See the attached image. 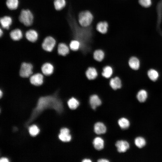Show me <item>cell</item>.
I'll return each mask as SVG.
<instances>
[{
  "label": "cell",
  "instance_id": "cell-1",
  "mask_svg": "<svg viewBox=\"0 0 162 162\" xmlns=\"http://www.w3.org/2000/svg\"><path fill=\"white\" fill-rule=\"evenodd\" d=\"M48 108L53 109L58 113H60L63 110L62 103L55 95L41 97L38 99L36 106L33 110L27 124H29L43 111Z\"/></svg>",
  "mask_w": 162,
  "mask_h": 162
},
{
  "label": "cell",
  "instance_id": "cell-2",
  "mask_svg": "<svg viewBox=\"0 0 162 162\" xmlns=\"http://www.w3.org/2000/svg\"><path fill=\"white\" fill-rule=\"evenodd\" d=\"M94 19L93 14L90 11L86 10L81 11L78 16V22L82 28H88L92 24Z\"/></svg>",
  "mask_w": 162,
  "mask_h": 162
},
{
  "label": "cell",
  "instance_id": "cell-3",
  "mask_svg": "<svg viewBox=\"0 0 162 162\" xmlns=\"http://www.w3.org/2000/svg\"><path fill=\"white\" fill-rule=\"evenodd\" d=\"M33 15L32 12L28 9H23L20 12L19 19L20 22L26 26H29L33 21Z\"/></svg>",
  "mask_w": 162,
  "mask_h": 162
},
{
  "label": "cell",
  "instance_id": "cell-4",
  "mask_svg": "<svg viewBox=\"0 0 162 162\" xmlns=\"http://www.w3.org/2000/svg\"><path fill=\"white\" fill-rule=\"evenodd\" d=\"M32 69L33 66L31 64L23 62L20 67V75L22 77H28L32 74Z\"/></svg>",
  "mask_w": 162,
  "mask_h": 162
},
{
  "label": "cell",
  "instance_id": "cell-5",
  "mask_svg": "<svg viewBox=\"0 0 162 162\" xmlns=\"http://www.w3.org/2000/svg\"><path fill=\"white\" fill-rule=\"evenodd\" d=\"M56 44L55 40L51 36H48L44 40L42 44L43 49L48 52H51L53 49Z\"/></svg>",
  "mask_w": 162,
  "mask_h": 162
},
{
  "label": "cell",
  "instance_id": "cell-6",
  "mask_svg": "<svg viewBox=\"0 0 162 162\" xmlns=\"http://www.w3.org/2000/svg\"><path fill=\"white\" fill-rule=\"evenodd\" d=\"M90 105L93 110L96 109L97 107L100 106L102 104V101L99 96L95 94L90 95L89 98Z\"/></svg>",
  "mask_w": 162,
  "mask_h": 162
},
{
  "label": "cell",
  "instance_id": "cell-7",
  "mask_svg": "<svg viewBox=\"0 0 162 162\" xmlns=\"http://www.w3.org/2000/svg\"><path fill=\"white\" fill-rule=\"evenodd\" d=\"M59 139L63 142H67L70 141L72 138L70 134V130L67 128H63L60 130V134L58 135Z\"/></svg>",
  "mask_w": 162,
  "mask_h": 162
},
{
  "label": "cell",
  "instance_id": "cell-8",
  "mask_svg": "<svg viewBox=\"0 0 162 162\" xmlns=\"http://www.w3.org/2000/svg\"><path fill=\"white\" fill-rule=\"evenodd\" d=\"M109 25L105 21H100L96 24V29L97 31L102 34H106L108 31Z\"/></svg>",
  "mask_w": 162,
  "mask_h": 162
},
{
  "label": "cell",
  "instance_id": "cell-9",
  "mask_svg": "<svg viewBox=\"0 0 162 162\" xmlns=\"http://www.w3.org/2000/svg\"><path fill=\"white\" fill-rule=\"evenodd\" d=\"M115 146L118 151L119 153L125 152L130 148V145L126 141L119 140L116 143Z\"/></svg>",
  "mask_w": 162,
  "mask_h": 162
},
{
  "label": "cell",
  "instance_id": "cell-10",
  "mask_svg": "<svg viewBox=\"0 0 162 162\" xmlns=\"http://www.w3.org/2000/svg\"><path fill=\"white\" fill-rule=\"evenodd\" d=\"M109 84L113 90H117L121 88L122 86V81L119 77L115 76L110 78Z\"/></svg>",
  "mask_w": 162,
  "mask_h": 162
},
{
  "label": "cell",
  "instance_id": "cell-11",
  "mask_svg": "<svg viewBox=\"0 0 162 162\" xmlns=\"http://www.w3.org/2000/svg\"><path fill=\"white\" fill-rule=\"evenodd\" d=\"M43 75L41 74L38 73L31 76L30 78V81L32 85L39 86L43 84Z\"/></svg>",
  "mask_w": 162,
  "mask_h": 162
},
{
  "label": "cell",
  "instance_id": "cell-12",
  "mask_svg": "<svg viewBox=\"0 0 162 162\" xmlns=\"http://www.w3.org/2000/svg\"><path fill=\"white\" fill-rule=\"evenodd\" d=\"M86 75L88 79L92 80L95 79L98 76V73L97 69L93 67H90L86 70Z\"/></svg>",
  "mask_w": 162,
  "mask_h": 162
},
{
  "label": "cell",
  "instance_id": "cell-13",
  "mask_svg": "<svg viewBox=\"0 0 162 162\" xmlns=\"http://www.w3.org/2000/svg\"><path fill=\"white\" fill-rule=\"evenodd\" d=\"M70 50L69 46L65 43H61L58 45V52L60 55L64 56H67L69 53Z\"/></svg>",
  "mask_w": 162,
  "mask_h": 162
},
{
  "label": "cell",
  "instance_id": "cell-14",
  "mask_svg": "<svg viewBox=\"0 0 162 162\" xmlns=\"http://www.w3.org/2000/svg\"><path fill=\"white\" fill-rule=\"evenodd\" d=\"M94 132L97 134H103L106 132V128L103 123L98 122L94 124Z\"/></svg>",
  "mask_w": 162,
  "mask_h": 162
},
{
  "label": "cell",
  "instance_id": "cell-15",
  "mask_svg": "<svg viewBox=\"0 0 162 162\" xmlns=\"http://www.w3.org/2000/svg\"><path fill=\"white\" fill-rule=\"evenodd\" d=\"M26 39L31 42L36 41L38 37L37 32L33 29H30L27 31L25 34Z\"/></svg>",
  "mask_w": 162,
  "mask_h": 162
},
{
  "label": "cell",
  "instance_id": "cell-16",
  "mask_svg": "<svg viewBox=\"0 0 162 162\" xmlns=\"http://www.w3.org/2000/svg\"><path fill=\"white\" fill-rule=\"evenodd\" d=\"M113 73L112 67L109 65L105 66L103 68L101 74L106 79H110L112 77Z\"/></svg>",
  "mask_w": 162,
  "mask_h": 162
},
{
  "label": "cell",
  "instance_id": "cell-17",
  "mask_svg": "<svg viewBox=\"0 0 162 162\" xmlns=\"http://www.w3.org/2000/svg\"><path fill=\"white\" fill-rule=\"evenodd\" d=\"M104 141L101 137H97L95 138L93 141L94 148L97 150H100L104 147Z\"/></svg>",
  "mask_w": 162,
  "mask_h": 162
},
{
  "label": "cell",
  "instance_id": "cell-18",
  "mask_svg": "<svg viewBox=\"0 0 162 162\" xmlns=\"http://www.w3.org/2000/svg\"><path fill=\"white\" fill-rule=\"evenodd\" d=\"M41 70L43 73L45 75L48 76L51 74L53 71V66L50 63H46L42 66Z\"/></svg>",
  "mask_w": 162,
  "mask_h": 162
},
{
  "label": "cell",
  "instance_id": "cell-19",
  "mask_svg": "<svg viewBox=\"0 0 162 162\" xmlns=\"http://www.w3.org/2000/svg\"><path fill=\"white\" fill-rule=\"evenodd\" d=\"M12 20L9 16H5L0 19V23L2 27L6 29H8L12 24Z\"/></svg>",
  "mask_w": 162,
  "mask_h": 162
},
{
  "label": "cell",
  "instance_id": "cell-20",
  "mask_svg": "<svg viewBox=\"0 0 162 162\" xmlns=\"http://www.w3.org/2000/svg\"><path fill=\"white\" fill-rule=\"evenodd\" d=\"M11 38L14 40H19L22 37V31L19 29L16 28L12 30L10 33Z\"/></svg>",
  "mask_w": 162,
  "mask_h": 162
},
{
  "label": "cell",
  "instance_id": "cell-21",
  "mask_svg": "<svg viewBox=\"0 0 162 162\" xmlns=\"http://www.w3.org/2000/svg\"><path fill=\"white\" fill-rule=\"evenodd\" d=\"M105 55L104 51L100 49L95 50L93 54V56L94 60L99 62H101L103 60Z\"/></svg>",
  "mask_w": 162,
  "mask_h": 162
},
{
  "label": "cell",
  "instance_id": "cell-22",
  "mask_svg": "<svg viewBox=\"0 0 162 162\" xmlns=\"http://www.w3.org/2000/svg\"><path fill=\"white\" fill-rule=\"evenodd\" d=\"M128 64L131 69L134 70H137L140 67V62L139 60L136 57H132L129 59Z\"/></svg>",
  "mask_w": 162,
  "mask_h": 162
},
{
  "label": "cell",
  "instance_id": "cell-23",
  "mask_svg": "<svg viewBox=\"0 0 162 162\" xmlns=\"http://www.w3.org/2000/svg\"><path fill=\"white\" fill-rule=\"evenodd\" d=\"M67 104L70 109L72 110H74L79 106L80 102L76 98L72 97L68 100Z\"/></svg>",
  "mask_w": 162,
  "mask_h": 162
},
{
  "label": "cell",
  "instance_id": "cell-24",
  "mask_svg": "<svg viewBox=\"0 0 162 162\" xmlns=\"http://www.w3.org/2000/svg\"><path fill=\"white\" fill-rule=\"evenodd\" d=\"M81 46L80 41L76 39L71 40L69 44V47L70 50L72 51H77L79 50Z\"/></svg>",
  "mask_w": 162,
  "mask_h": 162
},
{
  "label": "cell",
  "instance_id": "cell-25",
  "mask_svg": "<svg viewBox=\"0 0 162 162\" xmlns=\"http://www.w3.org/2000/svg\"><path fill=\"white\" fill-rule=\"evenodd\" d=\"M118 122L119 126L122 129H127L130 125V122L129 120L124 117L120 118L118 120Z\"/></svg>",
  "mask_w": 162,
  "mask_h": 162
},
{
  "label": "cell",
  "instance_id": "cell-26",
  "mask_svg": "<svg viewBox=\"0 0 162 162\" xmlns=\"http://www.w3.org/2000/svg\"><path fill=\"white\" fill-rule=\"evenodd\" d=\"M148 97L147 92L145 90H140L138 92L136 97L138 100L140 102H144L146 100Z\"/></svg>",
  "mask_w": 162,
  "mask_h": 162
},
{
  "label": "cell",
  "instance_id": "cell-27",
  "mask_svg": "<svg viewBox=\"0 0 162 162\" xmlns=\"http://www.w3.org/2000/svg\"><path fill=\"white\" fill-rule=\"evenodd\" d=\"M66 4L65 0H55L54 5L55 9L60 10L64 8Z\"/></svg>",
  "mask_w": 162,
  "mask_h": 162
},
{
  "label": "cell",
  "instance_id": "cell-28",
  "mask_svg": "<svg viewBox=\"0 0 162 162\" xmlns=\"http://www.w3.org/2000/svg\"><path fill=\"white\" fill-rule=\"evenodd\" d=\"M18 0H7L6 4L7 7L11 10L17 9L19 5Z\"/></svg>",
  "mask_w": 162,
  "mask_h": 162
},
{
  "label": "cell",
  "instance_id": "cell-29",
  "mask_svg": "<svg viewBox=\"0 0 162 162\" xmlns=\"http://www.w3.org/2000/svg\"><path fill=\"white\" fill-rule=\"evenodd\" d=\"M134 143L137 147L141 148L146 145V141L143 137L141 136H139L136 137L135 139Z\"/></svg>",
  "mask_w": 162,
  "mask_h": 162
},
{
  "label": "cell",
  "instance_id": "cell-30",
  "mask_svg": "<svg viewBox=\"0 0 162 162\" xmlns=\"http://www.w3.org/2000/svg\"><path fill=\"white\" fill-rule=\"evenodd\" d=\"M147 74L149 79L153 81H155L159 77L158 72L154 69H151L148 72Z\"/></svg>",
  "mask_w": 162,
  "mask_h": 162
},
{
  "label": "cell",
  "instance_id": "cell-31",
  "mask_svg": "<svg viewBox=\"0 0 162 162\" xmlns=\"http://www.w3.org/2000/svg\"><path fill=\"white\" fill-rule=\"evenodd\" d=\"M29 131L31 136H34L38 134L39 130L36 125H33L29 128Z\"/></svg>",
  "mask_w": 162,
  "mask_h": 162
},
{
  "label": "cell",
  "instance_id": "cell-32",
  "mask_svg": "<svg viewBox=\"0 0 162 162\" xmlns=\"http://www.w3.org/2000/svg\"><path fill=\"white\" fill-rule=\"evenodd\" d=\"M139 2L142 6L145 8L149 7L152 4L151 0H139Z\"/></svg>",
  "mask_w": 162,
  "mask_h": 162
},
{
  "label": "cell",
  "instance_id": "cell-33",
  "mask_svg": "<svg viewBox=\"0 0 162 162\" xmlns=\"http://www.w3.org/2000/svg\"><path fill=\"white\" fill-rule=\"evenodd\" d=\"M99 162H109V161L107 159L105 158H100L98 159V160Z\"/></svg>",
  "mask_w": 162,
  "mask_h": 162
},
{
  "label": "cell",
  "instance_id": "cell-34",
  "mask_svg": "<svg viewBox=\"0 0 162 162\" xmlns=\"http://www.w3.org/2000/svg\"><path fill=\"white\" fill-rule=\"evenodd\" d=\"M0 162H8L9 161L8 159L5 158H2L0 159Z\"/></svg>",
  "mask_w": 162,
  "mask_h": 162
},
{
  "label": "cell",
  "instance_id": "cell-35",
  "mask_svg": "<svg viewBox=\"0 0 162 162\" xmlns=\"http://www.w3.org/2000/svg\"><path fill=\"white\" fill-rule=\"evenodd\" d=\"M82 162H92V160L88 158H85L82 160Z\"/></svg>",
  "mask_w": 162,
  "mask_h": 162
},
{
  "label": "cell",
  "instance_id": "cell-36",
  "mask_svg": "<svg viewBox=\"0 0 162 162\" xmlns=\"http://www.w3.org/2000/svg\"><path fill=\"white\" fill-rule=\"evenodd\" d=\"M3 31H2V30L1 29H0V35L1 37L3 35Z\"/></svg>",
  "mask_w": 162,
  "mask_h": 162
},
{
  "label": "cell",
  "instance_id": "cell-37",
  "mask_svg": "<svg viewBox=\"0 0 162 162\" xmlns=\"http://www.w3.org/2000/svg\"><path fill=\"white\" fill-rule=\"evenodd\" d=\"M2 94H3L2 92L1 91V90H0V96L1 98L2 97Z\"/></svg>",
  "mask_w": 162,
  "mask_h": 162
}]
</instances>
